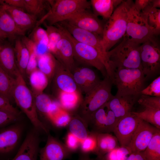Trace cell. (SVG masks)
Listing matches in <instances>:
<instances>
[{"mask_svg": "<svg viewBox=\"0 0 160 160\" xmlns=\"http://www.w3.org/2000/svg\"><path fill=\"white\" fill-rule=\"evenodd\" d=\"M141 12L155 35H159L160 32V9L152 7L150 4Z\"/></svg>", "mask_w": 160, "mask_h": 160, "instance_id": "obj_33", "label": "cell"}, {"mask_svg": "<svg viewBox=\"0 0 160 160\" xmlns=\"http://www.w3.org/2000/svg\"><path fill=\"white\" fill-rule=\"evenodd\" d=\"M19 115L0 111V127L7 125L17 120Z\"/></svg>", "mask_w": 160, "mask_h": 160, "instance_id": "obj_48", "label": "cell"}, {"mask_svg": "<svg viewBox=\"0 0 160 160\" xmlns=\"http://www.w3.org/2000/svg\"><path fill=\"white\" fill-rule=\"evenodd\" d=\"M140 45L124 36L123 40L118 45L107 52L112 80L113 79L115 70L116 68L142 69Z\"/></svg>", "mask_w": 160, "mask_h": 160, "instance_id": "obj_1", "label": "cell"}, {"mask_svg": "<svg viewBox=\"0 0 160 160\" xmlns=\"http://www.w3.org/2000/svg\"><path fill=\"white\" fill-rule=\"evenodd\" d=\"M138 96L116 95L111 97L107 104L114 113L117 121L131 113Z\"/></svg>", "mask_w": 160, "mask_h": 160, "instance_id": "obj_21", "label": "cell"}, {"mask_svg": "<svg viewBox=\"0 0 160 160\" xmlns=\"http://www.w3.org/2000/svg\"><path fill=\"white\" fill-rule=\"evenodd\" d=\"M22 130L21 125L15 124L0 130V154H7L14 150L20 141Z\"/></svg>", "mask_w": 160, "mask_h": 160, "instance_id": "obj_18", "label": "cell"}, {"mask_svg": "<svg viewBox=\"0 0 160 160\" xmlns=\"http://www.w3.org/2000/svg\"><path fill=\"white\" fill-rule=\"evenodd\" d=\"M57 62V60L51 52H47L37 57L38 68L49 80L53 78Z\"/></svg>", "mask_w": 160, "mask_h": 160, "instance_id": "obj_30", "label": "cell"}, {"mask_svg": "<svg viewBox=\"0 0 160 160\" xmlns=\"http://www.w3.org/2000/svg\"><path fill=\"white\" fill-rule=\"evenodd\" d=\"M122 0H91L90 1L94 14L108 20L113 12L123 1Z\"/></svg>", "mask_w": 160, "mask_h": 160, "instance_id": "obj_26", "label": "cell"}, {"mask_svg": "<svg viewBox=\"0 0 160 160\" xmlns=\"http://www.w3.org/2000/svg\"><path fill=\"white\" fill-rule=\"evenodd\" d=\"M49 1L51 8L45 21L49 25L66 20L77 12L89 9L91 6L90 2L86 0H50Z\"/></svg>", "mask_w": 160, "mask_h": 160, "instance_id": "obj_7", "label": "cell"}, {"mask_svg": "<svg viewBox=\"0 0 160 160\" xmlns=\"http://www.w3.org/2000/svg\"><path fill=\"white\" fill-rule=\"evenodd\" d=\"M145 160H160V130L154 135L143 151Z\"/></svg>", "mask_w": 160, "mask_h": 160, "instance_id": "obj_38", "label": "cell"}, {"mask_svg": "<svg viewBox=\"0 0 160 160\" xmlns=\"http://www.w3.org/2000/svg\"><path fill=\"white\" fill-rule=\"evenodd\" d=\"M127 160H145L143 151L131 153Z\"/></svg>", "mask_w": 160, "mask_h": 160, "instance_id": "obj_50", "label": "cell"}, {"mask_svg": "<svg viewBox=\"0 0 160 160\" xmlns=\"http://www.w3.org/2000/svg\"><path fill=\"white\" fill-rule=\"evenodd\" d=\"M30 38L38 46L39 45H44L47 47L48 39L46 30L39 26L35 28Z\"/></svg>", "mask_w": 160, "mask_h": 160, "instance_id": "obj_43", "label": "cell"}, {"mask_svg": "<svg viewBox=\"0 0 160 160\" xmlns=\"http://www.w3.org/2000/svg\"><path fill=\"white\" fill-rule=\"evenodd\" d=\"M12 97L34 128L48 135L49 130L48 127L39 119L38 116L35 97L32 92L27 86L25 78L20 72L15 78Z\"/></svg>", "mask_w": 160, "mask_h": 160, "instance_id": "obj_2", "label": "cell"}, {"mask_svg": "<svg viewBox=\"0 0 160 160\" xmlns=\"http://www.w3.org/2000/svg\"><path fill=\"white\" fill-rule=\"evenodd\" d=\"M55 25L61 29L63 35L57 44L53 55L58 61L71 72L76 65L72 43L59 24L57 23Z\"/></svg>", "mask_w": 160, "mask_h": 160, "instance_id": "obj_17", "label": "cell"}, {"mask_svg": "<svg viewBox=\"0 0 160 160\" xmlns=\"http://www.w3.org/2000/svg\"><path fill=\"white\" fill-rule=\"evenodd\" d=\"M46 28L48 42L47 47V51L52 54L54 53L56 45L62 37L63 33L61 29L58 27L49 25L45 22L43 23Z\"/></svg>", "mask_w": 160, "mask_h": 160, "instance_id": "obj_39", "label": "cell"}, {"mask_svg": "<svg viewBox=\"0 0 160 160\" xmlns=\"http://www.w3.org/2000/svg\"><path fill=\"white\" fill-rule=\"evenodd\" d=\"M15 83V79L0 67V96L12 100V94Z\"/></svg>", "mask_w": 160, "mask_h": 160, "instance_id": "obj_35", "label": "cell"}, {"mask_svg": "<svg viewBox=\"0 0 160 160\" xmlns=\"http://www.w3.org/2000/svg\"><path fill=\"white\" fill-rule=\"evenodd\" d=\"M7 36L0 29V40L8 39Z\"/></svg>", "mask_w": 160, "mask_h": 160, "instance_id": "obj_53", "label": "cell"}, {"mask_svg": "<svg viewBox=\"0 0 160 160\" xmlns=\"http://www.w3.org/2000/svg\"><path fill=\"white\" fill-rule=\"evenodd\" d=\"M46 144L39 151L40 160H64L72 152L65 145L48 134Z\"/></svg>", "mask_w": 160, "mask_h": 160, "instance_id": "obj_16", "label": "cell"}, {"mask_svg": "<svg viewBox=\"0 0 160 160\" xmlns=\"http://www.w3.org/2000/svg\"><path fill=\"white\" fill-rule=\"evenodd\" d=\"M0 8L11 17L18 28L25 33L35 27L38 23L36 17L28 13L24 9L5 4L0 5Z\"/></svg>", "mask_w": 160, "mask_h": 160, "instance_id": "obj_22", "label": "cell"}, {"mask_svg": "<svg viewBox=\"0 0 160 160\" xmlns=\"http://www.w3.org/2000/svg\"><path fill=\"white\" fill-rule=\"evenodd\" d=\"M79 149L81 153L89 154L90 153H93L97 155V133L90 131L87 137L81 141Z\"/></svg>", "mask_w": 160, "mask_h": 160, "instance_id": "obj_41", "label": "cell"}, {"mask_svg": "<svg viewBox=\"0 0 160 160\" xmlns=\"http://www.w3.org/2000/svg\"><path fill=\"white\" fill-rule=\"evenodd\" d=\"M81 141L75 136L68 132L67 134L65 144L72 152L79 149Z\"/></svg>", "mask_w": 160, "mask_h": 160, "instance_id": "obj_46", "label": "cell"}, {"mask_svg": "<svg viewBox=\"0 0 160 160\" xmlns=\"http://www.w3.org/2000/svg\"><path fill=\"white\" fill-rule=\"evenodd\" d=\"M53 78L55 84L59 90L58 92L81 93L71 72L57 60Z\"/></svg>", "mask_w": 160, "mask_h": 160, "instance_id": "obj_23", "label": "cell"}, {"mask_svg": "<svg viewBox=\"0 0 160 160\" xmlns=\"http://www.w3.org/2000/svg\"><path fill=\"white\" fill-rule=\"evenodd\" d=\"M21 39L29 52V59L26 70V73L28 75L38 68L37 46L29 38L25 36H22Z\"/></svg>", "mask_w": 160, "mask_h": 160, "instance_id": "obj_36", "label": "cell"}, {"mask_svg": "<svg viewBox=\"0 0 160 160\" xmlns=\"http://www.w3.org/2000/svg\"><path fill=\"white\" fill-rule=\"evenodd\" d=\"M71 116V114L60 106L51 113L49 121L56 127L61 128L68 126Z\"/></svg>", "mask_w": 160, "mask_h": 160, "instance_id": "obj_40", "label": "cell"}, {"mask_svg": "<svg viewBox=\"0 0 160 160\" xmlns=\"http://www.w3.org/2000/svg\"><path fill=\"white\" fill-rule=\"evenodd\" d=\"M78 160H91L89 154L81 153Z\"/></svg>", "mask_w": 160, "mask_h": 160, "instance_id": "obj_52", "label": "cell"}, {"mask_svg": "<svg viewBox=\"0 0 160 160\" xmlns=\"http://www.w3.org/2000/svg\"><path fill=\"white\" fill-rule=\"evenodd\" d=\"M146 79L141 68L116 69L112 81L117 89L116 95L138 96L144 88Z\"/></svg>", "mask_w": 160, "mask_h": 160, "instance_id": "obj_6", "label": "cell"}, {"mask_svg": "<svg viewBox=\"0 0 160 160\" xmlns=\"http://www.w3.org/2000/svg\"><path fill=\"white\" fill-rule=\"evenodd\" d=\"M137 102L144 108L160 109V97L151 96L141 95Z\"/></svg>", "mask_w": 160, "mask_h": 160, "instance_id": "obj_44", "label": "cell"}, {"mask_svg": "<svg viewBox=\"0 0 160 160\" xmlns=\"http://www.w3.org/2000/svg\"><path fill=\"white\" fill-rule=\"evenodd\" d=\"M132 0L123 1L104 25L102 40L107 52L125 35L128 13Z\"/></svg>", "mask_w": 160, "mask_h": 160, "instance_id": "obj_3", "label": "cell"}, {"mask_svg": "<svg viewBox=\"0 0 160 160\" xmlns=\"http://www.w3.org/2000/svg\"><path fill=\"white\" fill-rule=\"evenodd\" d=\"M28 76L30 84L34 97L43 93L49 81L46 76L38 68L31 72Z\"/></svg>", "mask_w": 160, "mask_h": 160, "instance_id": "obj_32", "label": "cell"}, {"mask_svg": "<svg viewBox=\"0 0 160 160\" xmlns=\"http://www.w3.org/2000/svg\"><path fill=\"white\" fill-rule=\"evenodd\" d=\"M0 67L15 79L20 72L16 63L14 47L6 39L0 40Z\"/></svg>", "mask_w": 160, "mask_h": 160, "instance_id": "obj_19", "label": "cell"}, {"mask_svg": "<svg viewBox=\"0 0 160 160\" xmlns=\"http://www.w3.org/2000/svg\"><path fill=\"white\" fill-rule=\"evenodd\" d=\"M71 72L82 94H86L90 92L101 81L94 71L86 66L76 65Z\"/></svg>", "mask_w": 160, "mask_h": 160, "instance_id": "obj_15", "label": "cell"}, {"mask_svg": "<svg viewBox=\"0 0 160 160\" xmlns=\"http://www.w3.org/2000/svg\"><path fill=\"white\" fill-rule=\"evenodd\" d=\"M139 118L160 129V109L145 108L140 112H132Z\"/></svg>", "mask_w": 160, "mask_h": 160, "instance_id": "obj_37", "label": "cell"}, {"mask_svg": "<svg viewBox=\"0 0 160 160\" xmlns=\"http://www.w3.org/2000/svg\"><path fill=\"white\" fill-rule=\"evenodd\" d=\"M58 23L76 41L93 47L102 53L107 55L101 36L95 33L79 28L65 20Z\"/></svg>", "mask_w": 160, "mask_h": 160, "instance_id": "obj_13", "label": "cell"}, {"mask_svg": "<svg viewBox=\"0 0 160 160\" xmlns=\"http://www.w3.org/2000/svg\"><path fill=\"white\" fill-rule=\"evenodd\" d=\"M140 94L151 96L160 97V76L155 79L141 91Z\"/></svg>", "mask_w": 160, "mask_h": 160, "instance_id": "obj_45", "label": "cell"}, {"mask_svg": "<svg viewBox=\"0 0 160 160\" xmlns=\"http://www.w3.org/2000/svg\"><path fill=\"white\" fill-rule=\"evenodd\" d=\"M159 130L140 119L130 142L126 147L131 153L143 151L154 135Z\"/></svg>", "mask_w": 160, "mask_h": 160, "instance_id": "obj_11", "label": "cell"}, {"mask_svg": "<svg viewBox=\"0 0 160 160\" xmlns=\"http://www.w3.org/2000/svg\"><path fill=\"white\" fill-rule=\"evenodd\" d=\"M112 81L105 77L92 90L85 94L79 107L75 113L87 123L92 114L106 103L113 96L111 93Z\"/></svg>", "mask_w": 160, "mask_h": 160, "instance_id": "obj_5", "label": "cell"}, {"mask_svg": "<svg viewBox=\"0 0 160 160\" xmlns=\"http://www.w3.org/2000/svg\"><path fill=\"white\" fill-rule=\"evenodd\" d=\"M0 111L9 112L19 115L20 112L14 107L7 98L0 96Z\"/></svg>", "mask_w": 160, "mask_h": 160, "instance_id": "obj_47", "label": "cell"}, {"mask_svg": "<svg viewBox=\"0 0 160 160\" xmlns=\"http://www.w3.org/2000/svg\"><path fill=\"white\" fill-rule=\"evenodd\" d=\"M64 33L71 41L74 49L75 60L80 63L95 67L105 77H110L111 72L107 55L95 48L79 42L59 24Z\"/></svg>", "mask_w": 160, "mask_h": 160, "instance_id": "obj_4", "label": "cell"}, {"mask_svg": "<svg viewBox=\"0 0 160 160\" xmlns=\"http://www.w3.org/2000/svg\"><path fill=\"white\" fill-rule=\"evenodd\" d=\"M58 96V101L61 107L71 114L76 112L83 99L80 92H60Z\"/></svg>", "mask_w": 160, "mask_h": 160, "instance_id": "obj_25", "label": "cell"}, {"mask_svg": "<svg viewBox=\"0 0 160 160\" xmlns=\"http://www.w3.org/2000/svg\"><path fill=\"white\" fill-rule=\"evenodd\" d=\"M140 120L131 112L117 121L113 132L120 146L127 147L128 146Z\"/></svg>", "mask_w": 160, "mask_h": 160, "instance_id": "obj_14", "label": "cell"}, {"mask_svg": "<svg viewBox=\"0 0 160 160\" xmlns=\"http://www.w3.org/2000/svg\"><path fill=\"white\" fill-rule=\"evenodd\" d=\"M67 126L68 132L75 136L81 141L86 139L90 132L87 122L76 113L71 114L70 120Z\"/></svg>", "mask_w": 160, "mask_h": 160, "instance_id": "obj_27", "label": "cell"}, {"mask_svg": "<svg viewBox=\"0 0 160 160\" xmlns=\"http://www.w3.org/2000/svg\"><path fill=\"white\" fill-rule=\"evenodd\" d=\"M16 63L18 70L25 78V74L29 59V53L21 39L15 40L14 47Z\"/></svg>", "mask_w": 160, "mask_h": 160, "instance_id": "obj_29", "label": "cell"}, {"mask_svg": "<svg viewBox=\"0 0 160 160\" xmlns=\"http://www.w3.org/2000/svg\"><path fill=\"white\" fill-rule=\"evenodd\" d=\"M150 4L153 7L156 8H159L160 7V0H151Z\"/></svg>", "mask_w": 160, "mask_h": 160, "instance_id": "obj_51", "label": "cell"}, {"mask_svg": "<svg viewBox=\"0 0 160 160\" xmlns=\"http://www.w3.org/2000/svg\"><path fill=\"white\" fill-rule=\"evenodd\" d=\"M117 120L107 103L95 111L88 123L92 132L97 133L113 132Z\"/></svg>", "mask_w": 160, "mask_h": 160, "instance_id": "obj_10", "label": "cell"}, {"mask_svg": "<svg viewBox=\"0 0 160 160\" xmlns=\"http://www.w3.org/2000/svg\"><path fill=\"white\" fill-rule=\"evenodd\" d=\"M151 0H136L134 2V6L136 9L140 12L150 4Z\"/></svg>", "mask_w": 160, "mask_h": 160, "instance_id": "obj_49", "label": "cell"}, {"mask_svg": "<svg viewBox=\"0 0 160 160\" xmlns=\"http://www.w3.org/2000/svg\"><path fill=\"white\" fill-rule=\"evenodd\" d=\"M140 57L142 69L146 78L159 73L160 68V49L156 38L140 44Z\"/></svg>", "mask_w": 160, "mask_h": 160, "instance_id": "obj_9", "label": "cell"}, {"mask_svg": "<svg viewBox=\"0 0 160 160\" xmlns=\"http://www.w3.org/2000/svg\"><path fill=\"white\" fill-rule=\"evenodd\" d=\"M65 21L79 28L95 33L102 37L104 25L97 16L87 9L77 12Z\"/></svg>", "mask_w": 160, "mask_h": 160, "instance_id": "obj_12", "label": "cell"}, {"mask_svg": "<svg viewBox=\"0 0 160 160\" xmlns=\"http://www.w3.org/2000/svg\"><path fill=\"white\" fill-rule=\"evenodd\" d=\"M130 153L126 147L120 146L105 154L101 160H127Z\"/></svg>", "mask_w": 160, "mask_h": 160, "instance_id": "obj_42", "label": "cell"}, {"mask_svg": "<svg viewBox=\"0 0 160 160\" xmlns=\"http://www.w3.org/2000/svg\"><path fill=\"white\" fill-rule=\"evenodd\" d=\"M35 99L37 113L49 121V114L56 101L43 92L35 96Z\"/></svg>", "mask_w": 160, "mask_h": 160, "instance_id": "obj_34", "label": "cell"}, {"mask_svg": "<svg viewBox=\"0 0 160 160\" xmlns=\"http://www.w3.org/2000/svg\"><path fill=\"white\" fill-rule=\"evenodd\" d=\"M144 16L135 8L131 1L128 13L126 33L124 36L141 44L156 38Z\"/></svg>", "mask_w": 160, "mask_h": 160, "instance_id": "obj_8", "label": "cell"}, {"mask_svg": "<svg viewBox=\"0 0 160 160\" xmlns=\"http://www.w3.org/2000/svg\"><path fill=\"white\" fill-rule=\"evenodd\" d=\"M39 145V139L37 132L34 130L30 131L11 160H37Z\"/></svg>", "mask_w": 160, "mask_h": 160, "instance_id": "obj_20", "label": "cell"}, {"mask_svg": "<svg viewBox=\"0 0 160 160\" xmlns=\"http://www.w3.org/2000/svg\"><path fill=\"white\" fill-rule=\"evenodd\" d=\"M0 29L8 36L10 42L18 37L25 36V33L17 26L11 17L0 8Z\"/></svg>", "mask_w": 160, "mask_h": 160, "instance_id": "obj_24", "label": "cell"}, {"mask_svg": "<svg viewBox=\"0 0 160 160\" xmlns=\"http://www.w3.org/2000/svg\"><path fill=\"white\" fill-rule=\"evenodd\" d=\"M96 133L98 148L97 155L101 159L105 154L120 146L115 136L109 133Z\"/></svg>", "mask_w": 160, "mask_h": 160, "instance_id": "obj_28", "label": "cell"}, {"mask_svg": "<svg viewBox=\"0 0 160 160\" xmlns=\"http://www.w3.org/2000/svg\"><path fill=\"white\" fill-rule=\"evenodd\" d=\"M49 0H24L25 11L37 18L44 16L50 10Z\"/></svg>", "mask_w": 160, "mask_h": 160, "instance_id": "obj_31", "label": "cell"}]
</instances>
